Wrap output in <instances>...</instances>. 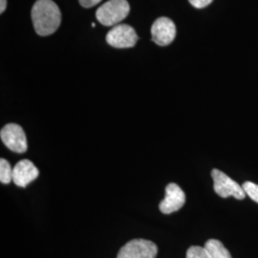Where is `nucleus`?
Wrapping results in <instances>:
<instances>
[{
    "mask_svg": "<svg viewBox=\"0 0 258 258\" xmlns=\"http://www.w3.org/2000/svg\"><path fill=\"white\" fill-rule=\"evenodd\" d=\"M33 25L37 35L54 34L61 22V13L52 0H37L32 9Z\"/></svg>",
    "mask_w": 258,
    "mask_h": 258,
    "instance_id": "nucleus-1",
    "label": "nucleus"
},
{
    "mask_svg": "<svg viewBox=\"0 0 258 258\" xmlns=\"http://www.w3.org/2000/svg\"><path fill=\"white\" fill-rule=\"evenodd\" d=\"M185 258H211L205 247L192 246L186 251Z\"/></svg>",
    "mask_w": 258,
    "mask_h": 258,
    "instance_id": "nucleus-12",
    "label": "nucleus"
},
{
    "mask_svg": "<svg viewBox=\"0 0 258 258\" xmlns=\"http://www.w3.org/2000/svg\"><path fill=\"white\" fill-rule=\"evenodd\" d=\"M204 247L208 250L211 258H231L230 251L219 240H208Z\"/></svg>",
    "mask_w": 258,
    "mask_h": 258,
    "instance_id": "nucleus-10",
    "label": "nucleus"
},
{
    "mask_svg": "<svg viewBox=\"0 0 258 258\" xmlns=\"http://www.w3.org/2000/svg\"><path fill=\"white\" fill-rule=\"evenodd\" d=\"M185 203V195L183 189L174 183L167 184L166 187V197L159 205V209L164 214H170L178 212Z\"/></svg>",
    "mask_w": 258,
    "mask_h": 258,
    "instance_id": "nucleus-8",
    "label": "nucleus"
},
{
    "mask_svg": "<svg viewBox=\"0 0 258 258\" xmlns=\"http://www.w3.org/2000/svg\"><path fill=\"white\" fill-rule=\"evenodd\" d=\"M189 3L197 9H203L209 6L213 0H188Z\"/></svg>",
    "mask_w": 258,
    "mask_h": 258,
    "instance_id": "nucleus-14",
    "label": "nucleus"
},
{
    "mask_svg": "<svg viewBox=\"0 0 258 258\" xmlns=\"http://www.w3.org/2000/svg\"><path fill=\"white\" fill-rule=\"evenodd\" d=\"M102 0H79L80 4L84 8H92L98 3H100Z\"/></svg>",
    "mask_w": 258,
    "mask_h": 258,
    "instance_id": "nucleus-15",
    "label": "nucleus"
},
{
    "mask_svg": "<svg viewBox=\"0 0 258 258\" xmlns=\"http://www.w3.org/2000/svg\"><path fill=\"white\" fill-rule=\"evenodd\" d=\"M152 40L160 46L170 44L176 37V27L174 22L167 18L156 19L151 27Z\"/></svg>",
    "mask_w": 258,
    "mask_h": 258,
    "instance_id": "nucleus-7",
    "label": "nucleus"
},
{
    "mask_svg": "<svg viewBox=\"0 0 258 258\" xmlns=\"http://www.w3.org/2000/svg\"><path fill=\"white\" fill-rule=\"evenodd\" d=\"M242 186L246 195H248L252 201L258 203V184L252 182H245Z\"/></svg>",
    "mask_w": 258,
    "mask_h": 258,
    "instance_id": "nucleus-13",
    "label": "nucleus"
},
{
    "mask_svg": "<svg viewBox=\"0 0 258 258\" xmlns=\"http://www.w3.org/2000/svg\"><path fill=\"white\" fill-rule=\"evenodd\" d=\"M137 40L138 36L135 30L126 24L115 26L106 36L107 43L115 48H131Z\"/></svg>",
    "mask_w": 258,
    "mask_h": 258,
    "instance_id": "nucleus-6",
    "label": "nucleus"
},
{
    "mask_svg": "<svg viewBox=\"0 0 258 258\" xmlns=\"http://www.w3.org/2000/svg\"><path fill=\"white\" fill-rule=\"evenodd\" d=\"M212 177L213 179L214 191L222 198L232 196L237 200H243L246 197L243 186L222 172L221 170L216 168L212 169Z\"/></svg>",
    "mask_w": 258,
    "mask_h": 258,
    "instance_id": "nucleus-3",
    "label": "nucleus"
},
{
    "mask_svg": "<svg viewBox=\"0 0 258 258\" xmlns=\"http://www.w3.org/2000/svg\"><path fill=\"white\" fill-rule=\"evenodd\" d=\"M13 181V168L9 162L5 159L0 160V182L2 184H10Z\"/></svg>",
    "mask_w": 258,
    "mask_h": 258,
    "instance_id": "nucleus-11",
    "label": "nucleus"
},
{
    "mask_svg": "<svg viewBox=\"0 0 258 258\" xmlns=\"http://www.w3.org/2000/svg\"><path fill=\"white\" fill-rule=\"evenodd\" d=\"M130 7L126 0H109L96 12V18L104 26H113L128 16Z\"/></svg>",
    "mask_w": 258,
    "mask_h": 258,
    "instance_id": "nucleus-2",
    "label": "nucleus"
},
{
    "mask_svg": "<svg viewBox=\"0 0 258 258\" xmlns=\"http://www.w3.org/2000/svg\"><path fill=\"white\" fill-rule=\"evenodd\" d=\"M158 248L152 241L133 239L119 250L117 258H156Z\"/></svg>",
    "mask_w": 258,
    "mask_h": 258,
    "instance_id": "nucleus-4",
    "label": "nucleus"
},
{
    "mask_svg": "<svg viewBox=\"0 0 258 258\" xmlns=\"http://www.w3.org/2000/svg\"><path fill=\"white\" fill-rule=\"evenodd\" d=\"M38 169L30 160H21L13 168V182L20 187L28 184L38 177Z\"/></svg>",
    "mask_w": 258,
    "mask_h": 258,
    "instance_id": "nucleus-9",
    "label": "nucleus"
},
{
    "mask_svg": "<svg viewBox=\"0 0 258 258\" xmlns=\"http://www.w3.org/2000/svg\"><path fill=\"white\" fill-rule=\"evenodd\" d=\"M0 138L10 150L16 153L27 151V138L23 128L17 123H8L0 131Z\"/></svg>",
    "mask_w": 258,
    "mask_h": 258,
    "instance_id": "nucleus-5",
    "label": "nucleus"
},
{
    "mask_svg": "<svg viewBox=\"0 0 258 258\" xmlns=\"http://www.w3.org/2000/svg\"><path fill=\"white\" fill-rule=\"evenodd\" d=\"M7 7V0H0V13L2 14Z\"/></svg>",
    "mask_w": 258,
    "mask_h": 258,
    "instance_id": "nucleus-16",
    "label": "nucleus"
}]
</instances>
